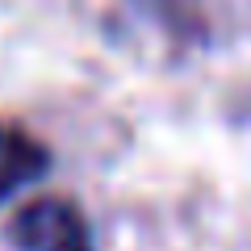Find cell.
Instances as JSON below:
<instances>
[{
  "label": "cell",
  "mask_w": 251,
  "mask_h": 251,
  "mask_svg": "<svg viewBox=\"0 0 251 251\" xmlns=\"http://www.w3.org/2000/svg\"><path fill=\"white\" fill-rule=\"evenodd\" d=\"M4 239L13 251H97L84 209L67 197H34L9 218Z\"/></svg>",
  "instance_id": "cell-1"
},
{
  "label": "cell",
  "mask_w": 251,
  "mask_h": 251,
  "mask_svg": "<svg viewBox=\"0 0 251 251\" xmlns=\"http://www.w3.org/2000/svg\"><path fill=\"white\" fill-rule=\"evenodd\" d=\"M50 172V151L42 138H34L25 126L0 117V205L21 193L25 184L42 180Z\"/></svg>",
  "instance_id": "cell-2"
}]
</instances>
